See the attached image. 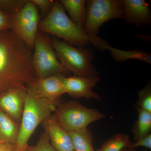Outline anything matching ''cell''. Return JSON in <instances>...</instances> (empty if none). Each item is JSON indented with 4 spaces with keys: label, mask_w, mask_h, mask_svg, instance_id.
<instances>
[{
    "label": "cell",
    "mask_w": 151,
    "mask_h": 151,
    "mask_svg": "<svg viewBox=\"0 0 151 151\" xmlns=\"http://www.w3.org/2000/svg\"><path fill=\"white\" fill-rule=\"evenodd\" d=\"M36 78L31 50L11 30L0 32V93Z\"/></svg>",
    "instance_id": "obj_1"
},
{
    "label": "cell",
    "mask_w": 151,
    "mask_h": 151,
    "mask_svg": "<svg viewBox=\"0 0 151 151\" xmlns=\"http://www.w3.org/2000/svg\"><path fill=\"white\" fill-rule=\"evenodd\" d=\"M39 29L65 40L79 47H84L92 43L101 50L105 40L97 37H89L84 30L73 22L66 14L65 9L59 1H55L47 15L40 22Z\"/></svg>",
    "instance_id": "obj_2"
},
{
    "label": "cell",
    "mask_w": 151,
    "mask_h": 151,
    "mask_svg": "<svg viewBox=\"0 0 151 151\" xmlns=\"http://www.w3.org/2000/svg\"><path fill=\"white\" fill-rule=\"evenodd\" d=\"M58 103L59 101L36 97L27 91L17 142V148L20 150L27 148L28 142L37 127L51 116L59 105Z\"/></svg>",
    "instance_id": "obj_3"
},
{
    "label": "cell",
    "mask_w": 151,
    "mask_h": 151,
    "mask_svg": "<svg viewBox=\"0 0 151 151\" xmlns=\"http://www.w3.org/2000/svg\"><path fill=\"white\" fill-rule=\"evenodd\" d=\"M52 42L60 62L68 72L81 77H98L92 64L94 52L92 49L75 47L56 38L52 40Z\"/></svg>",
    "instance_id": "obj_4"
},
{
    "label": "cell",
    "mask_w": 151,
    "mask_h": 151,
    "mask_svg": "<svg viewBox=\"0 0 151 151\" xmlns=\"http://www.w3.org/2000/svg\"><path fill=\"white\" fill-rule=\"evenodd\" d=\"M86 9L83 30L92 38L98 37L100 27L105 22L124 17V6L121 0H89L86 1Z\"/></svg>",
    "instance_id": "obj_5"
},
{
    "label": "cell",
    "mask_w": 151,
    "mask_h": 151,
    "mask_svg": "<svg viewBox=\"0 0 151 151\" xmlns=\"http://www.w3.org/2000/svg\"><path fill=\"white\" fill-rule=\"evenodd\" d=\"M32 54V63L36 78L54 74L66 76L68 71L63 66L52 46V40L45 33L38 31Z\"/></svg>",
    "instance_id": "obj_6"
},
{
    "label": "cell",
    "mask_w": 151,
    "mask_h": 151,
    "mask_svg": "<svg viewBox=\"0 0 151 151\" xmlns=\"http://www.w3.org/2000/svg\"><path fill=\"white\" fill-rule=\"evenodd\" d=\"M55 111L57 121L68 132L87 128L91 123L104 117L98 110L87 108L76 101L59 104Z\"/></svg>",
    "instance_id": "obj_7"
},
{
    "label": "cell",
    "mask_w": 151,
    "mask_h": 151,
    "mask_svg": "<svg viewBox=\"0 0 151 151\" xmlns=\"http://www.w3.org/2000/svg\"><path fill=\"white\" fill-rule=\"evenodd\" d=\"M39 10L31 1L13 15L12 30L32 51L38 32Z\"/></svg>",
    "instance_id": "obj_8"
},
{
    "label": "cell",
    "mask_w": 151,
    "mask_h": 151,
    "mask_svg": "<svg viewBox=\"0 0 151 151\" xmlns=\"http://www.w3.org/2000/svg\"><path fill=\"white\" fill-rule=\"evenodd\" d=\"M66 76L56 74L44 78H36L28 84L27 89L36 97L59 101L60 98L65 93L63 81Z\"/></svg>",
    "instance_id": "obj_9"
},
{
    "label": "cell",
    "mask_w": 151,
    "mask_h": 151,
    "mask_svg": "<svg viewBox=\"0 0 151 151\" xmlns=\"http://www.w3.org/2000/svg\"><path fill=\"white\" fill-rule=\"evenodd\" d=\"M99 81V77H84L75 75L66 76L63 79V87L65 93L73 98L94 99L100 101L99 94L92 90Z\"/></svg>",
    "instance_id": "obj_10"
},
{
    "label": "cell",
    "mask_w": 151,
    "mask_h": 151,
    "mask_svg": "<svg viewBox=\"0 0 151 151\" xmlns=\"http://www.w3.org/2000/svg\"><path fill=\"white\" fill-rule=\"evenodd\" d=\"M27 88L14 87L0 93V109L20 125Z\"/></svg>",
    "instance_id": "obj_11"
},
{
    "label": "cell",
    "mask_w": 151,
    "mask_h": 151,
    "mask_svg": "<svg viewBox=\"0 0 151 151\" xmlns=\"http://www.w3.org/2000/svg\"><path fill=\"white\" fill-rule=\"evenodd\" d=\"M42 125L52 146L57 151L74 150L69 133L60 126L54 115L45 119Z\"/></svg>",
    "instance_id": "obj_12"
},
{
    "label": "cell",
    "mask_w": 151,
    "mask_h": 151,
    "mask_svg": "<svg viewBox=\"0 0 151 151\" xmlns=\"http://www.w3.org/2000/svg\"><path fill=\"white\" fill-rule=\"evenodd\" d=\"M124 17L127 23L137 27L150 25L151 12L149 5L145 0H123Z\"/></svg>",
    "instance_id": "obj_13"
},
{
    "label": "cell",
    "mask_w": 151,
    "mask_h": 151,
    "mask_svg": "<svg viewBox=\"0 0 151 151\" xmlns=\"http://www.w3.org/2000/svg\"><path fill=\"white\" fill-rule=\"evenodd\" d=\"M70 15L73 22L83 29L86 14L85 0H61L59 1Z\"/></svg>",
    "instance_id": "obj_14"
},
{
    "label": "cell",
    "mask_w": 151,
    "mask_h": 151,
    "mask_svg": "<svg viewBox=\"0 0 151 151\" xmlns=\"http://www.w3.org/2000/svg\"><path fill=\"white\" fill-rule=\"evenodd\" d=\"M20 125L0 109V136L5 142L16 145Z\"/></svg>",
    "instance_id": "obj_15"
},
{
    "label": "cell",
    "mask_w": 151,
    "mask_h": 151,
    "mask_svg": "<svg viewBox=\"0 0 151 151\" xmlns=\"http://www.w3.org/2000/svg\"><path fill=\"white\" fill-rule=\"evenodd\" d=\"M105 50L111 51V56L116 61L124 62L128 60L134 59L147 63H151V55L150 53L146 52L139 50H124L112 47L109 44L105 47Z\"/></svg>",
    "instance_id": "obj_16"
},
{
    "label": "cell",
    "mask_w": 151,
    "mask_h": 151,
    "mask_svg": "<svg viewBox=\"0 0 151 151\" xmlns=\"http://www.w3.org/2000/svg\"><path fill=\"white\" fill-rule=\"evenodd\" d=\"M68 132L71 138L74 151H95L92 145V134L87 127Z\"/></svg>",
    "instance_id": "obj_17"
},
{
    "label": "cell",
    "mask_w": 151,
    "mask_h": 151,
    "mask_svg": "<svg viewBox=\"0 0 151 151\" xmlns=\"http://www.w3.org/2000/svg\"><path fill=\"white\" fill-rule=\"evenodd\" d=\"M138 113V119L134 126L133 132L136 141L150 134L151 130V113L135 108Z\"/></svg>",
    "instance_id": "obj_18"
},
{
    "label": "cell",
    "mask_w": 151,
    "mask_h": 151,
    "mask_svg": "<svg viewBox=\"0 0 151 151\" xmlns=\"http://www.w3.org/2000/svg\"><path fill=\"white\" fill-rule=\"evenodd\" d=\"M130 144L128 135L119 133L108 140L98 151H122Z\"/></svg>",
    "instance_id": "obj_19"
},
{
    "label": "cell",
    "mask_w": 151,
    "mask_h": 151,
    "mask_svg": "<svg viewBox=\"0 0 151 151\" xmlns=\"http://www.w3.org/2000/svg\"><path fill=\"white\" fill-rule=\"evenodd\" d=\"M139 100L135 108H139L151 113V88L150 84H148L138 93Z\"/></svg>",
    "instance_id": "obj_20"
},
{
    "label": "cell",
    "mask_w": 151,
    "mask_h": 151,
    "mask_svg": "<svg viewBox=\"0 0 151 151\" xmlns=\"http://www.w3.org/2000/svg\"><path fill=\"white\" fill-rule=\"evenodd\" d=\"M27 0H0V9L9 14L14 15L25 4Z\"/></svg>",
    "instance_id": "obj_21"
},
{
    "label": "cell",
    "mask_w": 151,
    "mask_h": 151,
    "mask_svg": "<svg viewBox=\"0 0 151 151\" xmlns=\"http://www.w3.org/2000/svg\"><path fill=\"white\" fill-rule=\"evenodd\" d=\"M29 151H57L52 146L49 138L46 132L41 136L35 147L31 149Z\"/></svg>",
    "instance_id": "obj_22"
},
{
    "label": "cell",
    "mask_w": 151,
    "mask_h": 151,
    "mask_svg": "<svg viewBox=\"0 0 151 151\" xmlns=\"http://www.w3.org/2000/svg\"><path fill=\"white\" fill-rule=\"evenodd\" d=\"M39 10L40 11L42 14L47 15L50 11L55 1L52 0H31Z\"/></svg>",
    "instance_id": "obj_23"
},
{
    "label": "cell",
    "mask_w": 151,
    "mask_h": 151,
    "mask_svg": "<svg viewBox=\"0 0 151 151\" xmlns=\"http://www.w3.org/2000/svg\"><path fill=\"white\" fill-rule=\"evenodd\" d=\"M13 15L0 9V32L10 30L12 27Z\"/></svg>",
    "instance_id": "obj_24"
},
{
    "label": "cell",
    "mask_w": 151,
    "mask_h": 151,
    "mask_svg": "<svg viewBox=\"0 0 151 151\" xmlns=\"http://www.w3.org/2000/svg\"><path fill=\"white\" fill-rule=\"evenodd\" d=\"M139 147H143L147 148H151V134L145 137L142 138L137 141L133 144H130L129 147V150H133L135 148Z\"/></svg>",
    "instance_id": "obj_25"
},
{
    "label": "cell",
    "mask_w": 151,
    "mask_h": 151,
    "mask_svg": "<svg viewBox=\"0 0 151 151\" xmlns=\"http://www.w3.org/2000/svg\"><path fill=\"white\" fill-rule=\"evenodd\" d=\"M16 148L15 144L6 142L0 143V151H14Z\"/></svg>",
    "instance_id": "obj_26"
},
{
    "label": "cell",
    "mask_w": 151,
    "mask_h": 151,
    "mask_svg": "<svg viewBox=\"0 0 151 151\" xmlns=\"http://www.w3.org/2000/svg\"><path fill=\"white\" fill-rule=\"evenodd\" d=\"M14 151H27V149L26 150H19V149H18L17 148L16 149V150Z\"/></svg>",
    "instance_id": "obj_27"
},
{
    "label": "cell",
    "mask_w": 151,
    "mask_h": 151,
    "mask_svg": "<svg viewBox=\"0 0 151 151\" xmlns=\"http://www.w3.org/2000/svg\"><path fill=\"white\" fill-rule=\"evenodd\" d=\"M5 142L4 141V140L2 139V138L1 137V136H0V143L2 142Z\"/></svg>",
    "instance_id": "obj_28"
},
{
    "label": "cell",
    "mask_w": 151,
    "mask_h": 151,
    "mask_svg": "<svg viewBox=\"0 0 151 151\" xmlns=\"http://www.w3.org/2000/svg\"><path fill=\"white\" fill-rule=\"evenodd\" d=\"M74 151V150H73V151Z\"/></svg>",
    "instance_id": "obj_29"
}]
</instances>
